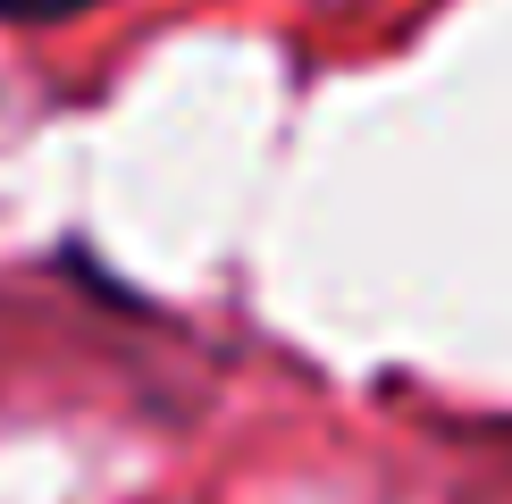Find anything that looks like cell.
Instances as JSON below:
<instances>
[{"mask_svg": "<svg viewBox=\"0 0 512 504\" xmlns=\"http://www.w3.org/2000/svg\"><path fill=\"white\" fill-rule=\"evenodd\" d=\"M93 0H0V26H68Z\"/></svg>", "mask_w": 512, "mask_h": 504, "instance_id": "1", "label": "cell"}]
</instances>
